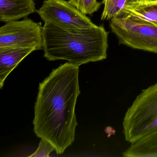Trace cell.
Returning a JSON list of instances; mask_svg holds the SVG:
<instances>
[{
    "mask_svg": "<svg viewBox=\"0 0 157 157\" xmlns=\"http://www.w3.org/2000/svg\"><path fill=\"white\" fill-rule=\"evenodd\" d=\"M79 67L67 62L39 83L34 131L36 136L49 141L57 154L64 153L75 141L78 125L75 107L81 93Z\"/></svg>",
    "mask_w": 157,
    "mask_h": 157,
    "instance_id": "obj_1",
    "label": "cell"
},
{
    "mask_svg": "<svg viewBox=\"0 0 157 157\" xmlns=\"http://www.w3.org/2000/svg\"><path fill=\"white\" fill-rule=\"evenodd\" d=\"M36 12L44 23L63 29H88L97 26L69 1L45 0Z\"/></svg>",
    "mask_w": 157,
    "mask_h": 157,
    "instance_id": "obj_5",
    "label": "cell"
},
{
    "mask_svg": "<svg viewBox=\"0 0 157 157\" xmlns=\"http://www.w3.org/2000/svg\"><path fill=\"white\" fill-rule=\"evenodd\" d=\"M157 0H137V1L139 2H149L155 1Z\"/></svg>",
    "mask_w": 157,
    "mask_h": 157,
    "instance_id": "obj_13",
    "label": "cell"
},
{
    "mask_svg": "<svg viewBox=\"0 0 157 157\" xmlns=\"http://www.w3.org/2000/svg\"><path fill=\"white\" fill-rule=\"evenodd\" d=\"M36 50L33 48H0V89L9 74L28 55Z\"/></svg>",
    "mask_w": 157,
    "mask_h": 157,
    "instance_id": "obj_7",
    "label": "cell"
},
{
    "mask_svg": "<svg viewBox=\"0 0 157 157\" xmlns=\"http://www.w3.org/2000/svg\"><path fill=\"white\" fill-rule=\"evenodd\" d=\"M109 26L119 44L157 54V25L119 16L110 20Z\"/></svg>",
    "mask_w": 157,
    "mask_h": 157,
    "instance_id": "obj_4",
    "label": "cell"
},
{
    "mask_svg": "<svg viewBox=\"0 0 157 157\" xmlns=\"http://www.w3.org/2000/svg\"><path fill=\"white\" fill-rule=\"evenodd\" d=\"M54 150L55 148L54 146L49 141L44 139H42L39 142L38 148L29 157H49L50 152Z\"/></svg>",
    "mask_w": 157,
    "mask_h": 157,
    "instance_id": "obj_12",
    "label": "cell"
},
{
    "mask_svg": "<svg viewBox=\"0 0 157 157\" xmlns=\"http://www.w3.org/2000/svg\"><path fill=\"white\" fill-rule=\"evenodd\" d=\"M108 34L102 25L88 29H65L45 23L44 57L49 61L65 60L79 67L106 59Z\"/></svg>",
    "mask_w": 157,
    "mask_h": 157,
    "instance_id": "obj_2",
    "label": "cell"
},
{
    "mask_svg": "<svg viewBox=\"0 0 157 157\" xmlns=\"http://www.w3.org/2000/svg\"><path fill=\"white\" fill-rule=\"evenodd\" d=\"M137 0H102L103 10L101 16V21H109L117 17L124 7L128 3Z\"/></svg>",
    "mask_w": 157,
    "mask_h": 157,
    "instance_id": "obj_10",
    "label": "cell"
},
{
    "mask_svg": "<svg viewBox=\"0 0 157 157\" xmlns=\"http://www.w3.org/2000/svg\"><path fill=\"white\" fill-rule=\"evenodd\" d=\"M123 129L130 143L157 130V82L136 97L125 114Z\"/></svg>",
    "mask_w": 157,
    "mask_h": 157,
    "instance_id": "obj_3",
    "label": "cell"
},
{
    "mask_svg": "<svg viewBox=\"0 0 157 157\" xmlns=\"http://www.w3.org/2000/svg\"><path fill=\"white\" fill-rule=\"evenodd\" d=\"M35 12L34 0H0V21L5 23L27 18Z\"/></svg>",
    "mask_w": 157,
    "mask_h": 157,
    "instance_id": "obj_8",
    "label": "cell"
},
{
    "mask_svg": "<svg viewBox=\"0 0 157 157\" xmlns=\"http://www.w3.org/2000/svg\"><path fill=\"white\" fill-rule=\"evenodd\" d=\"M80 11L85 15H93L98 11L102 3L97 0H69Z\"/></svg>",
    "mask_w": 157,
    "mask_h": 157,
    "instance_id": "obj_11",
    "label": "cell"
},
{
    "mask_svg": "<svg viewBox=\"0 0 157 157\" xmlns=\"http://www.w3.org/2000/svg\"><path fill=\"white\" fill-rule=\"evenodd\" d=\"M43 28L41 22L24 18L6 23L0 28V48H33L43 49Z\"/></svg>",
    "mask_w": 157,
    "mask_h": 157,
    "instance_id": "obj_6",
    "label": "cell"
},
{
    "mask_svg": "<svg viewBox=\"0 0 157 157\" xmlns=\"http://www.w3.org/2000/svg\"><path fill=\"white\" fill-rule=\"evenodd\" d=\"M119 16H125L134 21L147 22L157 26V1H136L128 3L121 11Z\"/></svg>",
    "mask_w": 157,
    "mask_h": 157,
    "instance_id": "obj_9",
    "label": "cell"
}]
</instances>
